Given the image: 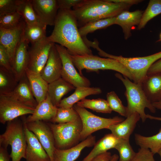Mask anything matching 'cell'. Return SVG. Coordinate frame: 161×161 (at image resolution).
Listing matches in <instances>:
<instances>
[{"mask_svg":"<svg viewBox=\"0 0 161 161\" xmlns=\"http://www.w3.org/2000/svg\"><path fill=\"white\" fill-rule=\"evenodd\" d=\"M160 40H161V33L160 35Z\"/></svg>","mask_w":161,"mask_h":161,"instance_id":"816d5d0a","label":"cell"},{"mask_svg":"<svg viewBox=\"0 0 161 161\" xmlns=\"http://www.w3.org/2000/svg\"><path fill=\"white\" fill-rule=\"evenodd\" d=\"M34 9L40 21L54 26L59 10L57 0H32Z\"/></svg>","mask_w":161,"mask_h":161,"instance_id":"9a60e30c","label":"cell"},{"mask_svg":"<svg viewBox=\"0 0 161 161\" xmlns=\"http://www.w3.org/2000/svg\"><path fill=\"white\" fill-rule=\"evenodd\" d=\"M112 156L110 152L107 151L97 156L92 161H110Z\"/></svg>","mask_w":161,"mask_h":161,"instance_id":"f6af8a7d","label":"cell"},{"mask_svg":"<svg viewBox=\"0 0 161 161\" xmlns=\"http://www.w3.org/2000/svg\"><path fill=\"white\" fill-rule=\"evenodd\" d=\"M118 161H119V160Z\"/></svg>","mask_w":161,"mask_h":161,"instance_id":"f5cc1de1","label":"cell"},{"mask_svg":"<svg viewBox=\"0 0 161 161\" xmlns=\"http://www.w3.org/2000/svg\"><path fill=\"white\" fill-rule=\"evenodd\" d=\"M141 85L147 98L151 103L161 101V73L147 75Z\"/></svg>","mask_w":161,"mask_h":161,"instance_id":"603a6c76","label":"cell"},{"mask_svg":"<svg viewBox=\"0 0 161 161\" xmlns=\"http://www.w3.org/2000/svg\"><path fill=\"white\" fill-rule=\"evenodd\" d=\"M14 74L0 66V95L12 92L18 84Z\"/></svg>","mask_w":161,"mask_h":161,"instance_id":"4dcf8cb0","label":"cell"},{"mask_svg":"<svg viewBox=\"0 0 161 161\" xmlns=\"http://www.w3.org/2000/svg\"><path fill=\"white\" fill-rule=\"evenodd\" d=\"M56 48L61 58L62 68L61 77L75 88L78 87H90V80L78 72L75 67L71 54L64 46L55 44Z\"/></svg>","mask_w":161,"mask_h":161,"instance_id":"9c48e42d","label":"cell"},{"mask_svg":"<svg viewBox=\"0 0 161 161\" xmlns=\"http://www.w3.org/2000/svg\"><path fill=\"white\" fill-rule=\"evenodd\" d=\"M73 107L78 114L82 122V127L80 137V140L82 141L93 132L101 129H107L110 126L124 120L118 116L108 118L96 116L76 104Z\"/></svg>","mask_w":161,"mask_h":161,"instance_id":"ba28073f","label":"cell"},{"mask_svg":"<svg viewBox=\"0 0 161 161\" xmlns=\"http://www.w3.org/2000/svg\"><path fill=\"white\" fill-rule=\"evenodd\" d=\"M116 17L102 19L88 23L79 28V31L83 38L86 37L89 33L115 24Z\"/></svg>","mask_w":161,"mask_h":161,"instance_id":"d6a6232c","label":"cell"},{"mask_svg":"<svg viewBox=\"0 0 161 161\" xmlns=\"http://www.w3.org/2000/svg\"><path fill=\"white\" fill-rule=\"evenodd\" d=\"M35 109L9 96L0 95V122L2 124H4L19 117L32 114Z\"/></svg>","mask_w":161,"mask_h":161,"instance_id":"30bf717a","label":"cell"},{"mask_svg":"<svg viewBox=\"0 0 161 161\" xmlns=\"http://www.w3.org/2000/svg\"><path fill=\"white\" fill-rule=\"evenodd\" d=\"M58 109L47 94L46 99L38 104L33 113L24 118L25 121L27 123L37 121L50 122L55 116Z\"/></svg>","mask_w":161,"mask_h":161,"instance_id":"ffe728a7","label":"cell"},{"mask_svg":"<svg viewBox=\"0 0 161 161\" xmlns=\"http://www.w3.org/2000/svg\"><path fill=\"white\" fill-rule=\"evenodd\" d=\"M55 44L48 41L46 37L31 44L28 49L29 60L27 68L40 73L45 65L51 49Z\"/></svg>","mask_w":161,"mask_h":161,"instance_id":"8fae6325","label":"cell"},{"mask_svg":"<svg viewBox=\"0 0 161 161\" xmlns=\"http://www.w3.org/2000/svg\"><path fill=\"white\" fill-rule=\"evenodd\" d=\"M23 20L17 12L0 15V28L10 29L18 26Z\"/></svg>","mask_w":161,"mask_h":161,"instance_id":"8d00e7d4","label":"cell"},{"mask_svg":"<svg viewBox=\"0 0 161 161\" xmlns=\"http://www.w3.org/2000/svg\"><path fill=\"white\" fill-rule=\"evenodd\" d=\"M82 0H57L59 9L69 10L75 7Z\"/></svg>","mask_w":161,"mask_h":161,"instance_id":"b9f144b4","label":"cell"},{"mask_svg":"<svg viewBox=\"0 0 161 161\" xmlns=\"http://www.w3.org/2000/svg\"><path fill=\"white\" fill-rule=\"evenodd\" d=\"M99 43L96 41L92 47L98 51L100 56L114 59L123 65L130 72L134 83L141 84L147 75L148 71L151 66L161 58V51L154 54L142 57L127 58L122 56H116L108 54L99 47Z\"/></svg>","mask_w":161,"mask_h":161,"instance_id":"3957f363","label":"cell"},{"mask_svg":"<svg viewBox=\"0 0 161 161\" xmlns=\"http://www.w3.org/2000/svg\"><path fill=\"white\" fill-rule=\"evenodd\" d=\"M114 148L119 153V161H131L136 154L131 145L129 140L120 139Z\"/></svg>","mask_w":161,"mask_h":161,"instance_id":"d590c367","label":"cell"},{"mask_svg":"<svg viewBox=\"0 0 161 161\" xmlns=\"http://www.w3.org/2000/svg\"><path fill=\"white\" fill-rule=\"evenodd\" d=\"M119 158V156L116 154H114L112 156L110 161H118Z\"/></svg>","mask_w":161,"mask_h":161,"instance_id":"681fc988","label":"cell"},{"mask_svg":"<svg viewBox=\"0 0 161 161\" xmlns=\"http://www.w3.org/2000/svg\"><path fill=\"white\" fill-rule=\"evenodd\" d=\"M116 77L122 82L126 88L125 95L127 101V117L131 114L138 113L142 122L147 119L145 109L147 108L153 113L156 109L147 99L142 89L141 84L132 82L127 77L123 76L119 73L115 74Z\"/></svg>","mask_w":161,"mask_h":161,"instance_id":"277c9868","label":"cell"},{"mask_svg":"<svg viewBox=\"0 0 161 161\" xmlns=\"http://www.w3.org/2000/svg\"><path fill=\"white\" fill-rule=\"evenodd\" d=\"M107 100L112 111L117 112L120 115L127 117L126 107L123 104L122 101L114 91L108 92L106 95Z\"/></svg>","mask_w":161,"mask_h":161,"instance_id":"74e56055","label":"cell"},{"mask_svg":"<svg viewBox=\"0 0 161 161\" xmlns=\"http://www.w3.org/2000/svg\"><path fill=\"white\" fill-rule=\"evenodd\" d=\"M0 145H10L12 161L25 159L27 142L23 119L17 118L7 123L5 131L0 135Z\"/></svg>","mask_w":161,"mask_h":161,"instance_id":"5b68a950","label":"cell"},{"mask_svg":"<svg viewBox=\"0 0 161 161\" xmlns=\"http://www.w3.org/2000/svg\"><path fill=\"white\" fill-rule=\"evenodd\" d=\"M25 123L28 129L38 139L49 157L50 161H54V153L56 148L55 141L53 133L48 123L42 121Z\"/></svg>","mask_w":161,"mask_h":161,"instance_id":"7c38bea8","label":"cell"},{"mask_svg":"<svg viewBox=\"0 0 161 161\" xmlns=\"http://www.w3.org/2000/svg\"><path fill=\"white\" fill-rule=\"evenodd\" d=\"M143 12L137 10L133 12L123 11L116 17L115 24L122 28L125 39L127 40L131 35L133 27L139 24Z\"/></svg>","mask_w":161,"mask_h":161,"instance_id":"44dd1931","label":"cell"},{"mask_svg":"<svg viewBox=\"0 0 161 161\" xmlns=\"http://www.w3.org/2000/svg\"><path fill=\"white\" fill-rule=\"evenodd\" d=\"M47 25L40 23L33 24L25 23L24 29L23 37L29 43L31 44L45 38Z\"/></svg>","mask_w":161,"mask_h":161,"instance_id":"83f0119b","label":"cell"},{"mask_svg":"<svg viewBox=\"0 0 161 161\" xmlns=\"http://www.w3.org/2000/svg\"><path fill=\"white\" fill-rule=\"evenodd\" d=\"M17 12L21 15L26 24L42 23L34 9L32 0H17Z\"/></svg>","mask_w":161,"mask_h":161,"instance_id":"f1b7e54d","label":"cell"},{"mask_svg":"<svg viewBox=\"0 0 161 161\" xmlns=\"http://www.w3.org/2000/svg\"><path fill=\"white\" fill-rule=\"evenodd\" d=\"M161 73V58L153 63L149 69L147 75Z\"/></svg>","mask_w":161,"mask_h":161,"instance_id":"7bdbcfd3","label":"cell"},{"mask_svg":"<svg viewBox=\"0 0 161 161\" xmlns=\"http://www.w3.org/2000/svg\"><path fill=\"white\" fill-rule=\"evenodd\" d=\"M28 106L35 108L38 103L32 92L25 74L11 92L6 95Z\"/></svg>","mask_w":161,"mask_h":161,"instance_id":"d6986e66","label":"cell"},{"mask_svg":"<svg viewBox=\"0 0 161 161\" xmlns=\"http://www.w3.org/2000/svg\"><path fill=\"white\" fill-rule=\"evenodd\" d=\"M25 24L23 20L18 26L13 28H0V45L7 52L12 65L16 48L23 35Z\"/></svg>","mask_w":161,"mask_h":161,"instance_id":"4fadbf2b","label":"cell"},{"mask_svg":"<svg viewBox=\"0 0 161 161\" xmlns=\"http://www.w3.org/2000/svg\"><path fill=\"white\" fill-rule=\"evenodd\" d=\"M95 137L92 135L80 143L65 149L55 148L54 153V161H74L79 157L82 150L86 147L94 145Z\"/></svg>","mask_w":161,"mask_h":161,"instance_id":"ac0fdd59","label":"cell"},{"mask_svg":"<svg viewBox=\"0 0 161 161\" xmlns=\"http://www.w3.org/2000/svg\"><path fill=\"white\" fill-rule=\"evenodd\" d=\"M7 148V146L0 145V161H10L11 158Z\"/></svg>","mask_w":161,"mask_h":161,"instance_id":"ee69618b","label":"cell"},{"mask_svg":"<svg viewBox=\"0 0 161 161\" xmlns=\"http://www.w3.org/2000/svg\"><path fill=\"white\" fill-rule=\"evenodd\" d=\"M154 155L149 149L140 148L131 161H155Z\"/></svg>","mask_w":161,"mask_h":161,"instance_id":"ab89813d","label":"cell"},{"mask_svg":"<svg viewBox=\"0 0 161 161\" xmlns=\"http://www.w3.org/2000/svg\"><path fill=\"white\" fill-rule=\"evenodd\" d=\"M62 61L55 44L50 50L47 61L40 73L42 78L49 83L61 77Z\"/></svg>","mask_w":161,"mask_h":161,"instance_id":"e0dca14e","label":"cell"},{"mask_svg":"<svg viewBox=\"0 0 161 161\" xmlns=\"http://www.w3.org/2000/svg\"><path fill=\"white\" fill-rule=\"evenodd\" d=\"M17 0H0V15L17 12Z\"/></svg>","mask_w":161,"mask_h":161,"instance_id":"f35d334b","label":"cell"},{"mask_svg":"<svg viewBox=\"0 0 161 161\" xmlns=\"http://www.w3.org/2000/svg\"><path fill=\"white\" fill-rule=\"evenodd\" d=\"M153 106L156 109L161 110V101L152 103Z\"/></svg>","mask_w":161,"mask_h":161,"instance_id":"c3c4849f","label":"cell"},{"mask_svg":"<svg viewBox=\"0 0 161 161\" xmlns=\"http://www.w3.org/2000/svg\"><path fill=\"white\" fill-rule=\"evenodd\" d=\"M22 119L27 142L26 161H50L49 157L38 139L27 128L24 118Z\"/></svg>","mask_w":161,"mask_h":161,"instance_id":"5bb4252c","label":"cell"},{"mask_svg":"<svg viewBox=\"0 0 161 161\" xmlns=\"http://www.w3.org/2000/svg\"><path fill=\"white\" fill-rule=\"evenodd\" d=\"M76 17L72 9H59L51 34L47 40L65 47L72 55H92L79 31Z\"/></svg>","mask_w":161,"mask_h":161,"instance_id":"6da1fadb","label":"cell"},{"mask_svg":"<svg viewBox=\"0 0 161 161\" xmlns=\"http://www.w3.org/2000/svg\"><path fill=\"white\" fill-rule=\"evenodd\" d=\"M161 13V0H151L143 13L137 29L140 30L145 27L151 19Z\"/></svg>","mask_w":161,"mask_h":161,"instance_id":"836d02e7","label":"cell"},{"mask_svg":"<svg viewBox=\"0 0 161 161\" xmlns=\"http://www.w3.org/2000/svg\"><path fill=\"white\" fill-rule=\"evenodd\" d=\"M109 1L114 3H123L133 5L137 4L142 1L140 0H108Z\"/></svg>","mask_w":161,"mask_h":161,"instance_id":"bcb514c9","label":"cell"},{"mask_svg":"<svg viewBox=\"0 0 161 161\" xmlns=\"http://www.w3.org/2000/svg\"><path fill=\"white\" fill-rule=\"evenodd\" d=\"M120 140L112 133L105 135L95 143L93 149L81 161H92L97 156L114 148Z\"/></svg>","mask_w":161,"mask_h":161,"instance_id":"4316f807","label":"cell"},{"mask_svg":"<svg viewBox=\"0 0 161 161\" xmlns=\"http://www.w3.org/2000/svg\"><path fill=\"white\" fill-rule=\"evenodd\" d=\"M76 104L80 107L88 108L97 112L110 114L112 111L107 100L102 98L90 99L85 98Z\"/></svg>","mask_w":161,"mask_h":161,"instance_id":"1f68e13d","label":"cell"},{"mask_svg":"<svg viewBox=\"0 0 161 161\" xmlns=\"http://www.w3.org/2000/svg\"><path fill=\"white\" fill-rule=\"evenodd\" d=\"M146 117L147 118H148L151 120L161 121V117H155L149 114H146Z\"/></svg>","mask_w":161,"mask_h":161,"instance_id":"7dc6e473","label":"cell"},{"mask_svg":"<svg viewBox=\"0 0 161 161\" xmlns=\"http://www.w3.org/2000/svg\"><path fill=\"white\" fill-rule=\"evenodd\" d=\"M80 118L73 107H58L55 116L50 122L53 123H66L74 121Z\"/></svg>","mask_w":161,"mask_h":161,"instance_id":"e575fe53","label":"cell"},{"mask_svg":"<svg viewBox=\"0 0 161 161\" xmlns=\"http://www.w3.org/2000/svg\"><path fill=\"white\" fill-rule=\"evenodd\" d=\"M25 74L33 95L38 104L46 98L49 84L42 78L40 73L27 68Z\"/></svg>","mask_w":161,"mask_h":161,"instance_id":"cb8c5ba5","label":"cell"},{"mask_svg":"<svg viewBox=\"0 0 161 161\" xmlns=\"http://www.w3.org/2000/svg\"><path fill=\"white\" fill-rule=\"evenodd\" d=\"M75 89L74 86L61 77L49 84L47 95L53 104L58 107L62 97Z\"/></svg>","mask_w":161,"mask_h":161,"instance_id":"d4e9b609","label":"cell"},{"mask_svg":"<svg viewBox=\"0 0 161 161\" xmlns=\"http://www.w3.org/2000/svg\"><path fill=\"white\" fill-rule=\"evenodd\" d=\"M23 35L16 48L12 63L14 73L18 82L25 74L28 68L29 57L28 44Z\"/></svg>","mask_w":161,"mask_h":161,"instance_id":"2e32d148","label":"cell"},{"mask_svg":"<svg viewBox=\"0 0 161 161\" xmlns=\"http://www.w3.org/2000/svg\"><path fill=\"white\" fill-rule=\"evenodd\" d=\"M71 55L74 66L81 75H83L82 71L84 69L89 72L112 70L117 71L133 80L132 76L129 70L114 59L102 58L93 55L85 56Z\"/></svg>","mask_w":161,"mask_h":161,"instance_id":"8992f818","label":"cell"},{"mask_svg":"<svg viewBox=\"0 0 161 161\" xmlns=\"http://www.w3.org/2000/svg\"><path fill=\"white\" fill-rule=\"evenodd\" d=\"M0 66L14 73L10 58L5 49L1 45H0Z\"/></svg>","mask_w":161,"mask_h":161,"instance_id":"60d3db41","label":"cell"},{"mask_svg":"<svg viewBox=\"0 0 161 161\" xmlns=\"http://www.w3.org/2000/svg\"><path fill=\"white\" fill-rule=\"evenodd\" d=\"M157 154H158L160 157L161 161V149L159 151Z\"/></svg>","mask_w":161,"mask_h":161,"instance_id":"f907efd6","label":"cell"},{"mask_svg":"<svg viewBox=\"0 0 161 161\" xmlns=\"http://www.w3.org/2000/svg\"><path fill=\"white\" fill-rule=\"evenodd\" d=\"M131 6L108 0H82L72 10L80 28L90 22L116 17Z\"/></svg>","mask_w":161,"mask_h":161,"instance_id":"7a4b0ae2","label":"cell"},{"mask_svg":"<svg viewBox=\"0 0 161 161\" xmlns=\"http://www.w3.org/2000/svg\"><path fill=\"white\" fill-rule=\"evenodd\" d=\"M140 118L139 114L134 113L127 117L122 122L110 126L107 129L119 139L129 140L130 135Z\"/></svg>","mask_w":161,"mask_h":161,"instance_id":"7402d4cb","label":"cell"},{"mask_svg":"<svg viewBox=\"0 0 161 161\" xmlns=\"http://www.w3.org/2000/svg\"><path fill=\"white\" fill-rule=\"evenodd\" d=\"M102 90L98 87H78L75 88V92L67 97L62 99L58 107L72 108L78 102L90 95H99Z\"/></svg>","mask_w":161,"mask_h":161,"instance_id":"484cf974","label":"cell"},{"mask_svg":"<svg viewBox=\"0 0 161 161\" xmlns=\"http://www.w3.org/2000/svg\"><path fill=\"white\" fill-rule=\"evenodd\" d=\"M135 140L140 148L149 149L154 154L157 153L161 149V128L158 133L151 136L135 134Z\"/></svg>","mask_w":161,"mask_h":161,"instance_id":"f546056e","label":"cell"},{"mask_svg":"<svg viewBox=\"0 0 161 161\" xmlns=\"http://www.w3.org/2000/svg\"><path fill=\"white\" fill-rule=\"evenodd\" d=\"M48 123L53 133L56 148L68 149L78 144L80 140L82 127L80 118L66 123Z\"/></svg>","mask_w":161,"mask_h":161,"instance_id":"52a82bcc","label":"cell"}]
</instances>
